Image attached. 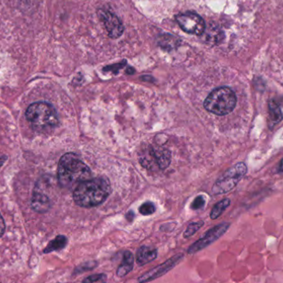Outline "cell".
Segmentation results:
<instances>
[{
  "mask_svg": "<svg viewBox=\"0 0 283 283\" xmlns=\"http://www.w3.org/2000/svg\"><path fill=\"white\" fill-rule=\"evenodd\" d=\"M111 185L105 177L90 178L79 184L73 192V199L77 206L91 208L100 206L111 194Z\"/></svg>",
  "mask_w": 283,
  "mask_h": 283,
  "instance_id": "1",
  "label": "cell"
},
{
  "mask_svg": "<svg viewBox=\"0 0 283 283\" xmlns=\"http://www.w3.org/2000/svg\"><path fill=\"white\" fill-rule=\"evenodd\" d=\"M90 177L91 171L79 156L70 153L61 157L57 169V179L61 187L75 190Z\"/></svg>",
  "mask_w": 283,
  "mask_h": 283,
  "instance_id": "2",
  "label": "cell"
},
{
  "mask_svg": "<svg viewBox=\"0 0 283 283\" xmlns=\"http://www.w3.org/2000/svg\"><path fill=\"white\" fill-rule=\"evenodd\" d=\"M25 115L31 126L38 133H48L58 124V114L56 108L47 102L41 101L32 104L27 108Z\"/></svg>",
  "mask_w": 283,
  "mask_h": 283,
  "instance_id": "3",
  "label": "cell"
},
{
  "mask_svg": "<svg viewBox=\"0 0 283 283\" xmlns=\"http://www.w3.org/2000/svg\"><path fill=\"white\" fill-rule=\"evenodd\" d=\"M236 104L235 93L229 87H219L209 94L204 102V107L210 113L222 116L230 114Z\"/></svg>",
  "mask_w": 283,
  "mask_h": 283,
  "instance_id": "4",
  "label": "cell"
},
{
  "mask_svg": "<svg viewBox=\"0 0 283 283\" xmlns=\"http://www.w3.org/2000/svg\"><path fill=\"white\" fill-rule=\"evenodd\" d=\"M247 171V167L244 162L236 164L235 166L227 170L217 180L213 186L212 192L214 195L224 194L230 192L246 175Z\"/></svg>",
  "mask_w": 283,
  "mask_h": 283,
  "instance_id": "5",
  "label": "cell"
},
{
  "mask_svg": "<svg viewBox=\"0 0 283 283\" xmlns=\"http://www.w3.org/2000/svg\"><path fill=\"white\" fill-rule=\"evenodd\" d=\"M140 162L148 169H166L170 165L171 153L164 147L150 146L140 155Z\"/></svg>",
  "mask_w": 283,
  "mask_h": 283,
  "instance_id": "6",
  "label": "cell"
},
{
  "mask_svg": "<svg viewBox=\"0 0 283 283\" xmlns=\"http://www.w3.org/2000/svg\"><path fill=\"white\" fill-rule=\"evenodd\" d=\"M230 226V223H221L214 227L211 228V230H209L200 239L193 243L187 248V253L195 254L205 249L206 248L218 240L221 236L224 235L229 230Z\"/></svg>",
  "mask_w": 283,
  "mask_h": 283,
  "instance_id": "7",
  "label": "cell"
},
{
  "mask_svg": "<svg viewBox=\"0 0 283 283\" xmlns=\"http://www.w3.org/2000/svg\"><path fill=\"white\" fill-rule=\"evenodd\" d=\"M176 21L186 34L200 36L206 30V22L200 15L194 12H186L176 16Z\"/></svg>",
  "mask_w": 283,
  "mask_h": 283,
  "instance_id": "8",
  "label": "cell"
},
{
  "mask_svg": "<svg viewBox=\"0 0 283 283\" xmlns=\"http://www.w3.org/2000/svg\"><path fill=\"white\" fill-rule=\"evenodd\" d=\"M184 257L185 255L182 253H179L172 256V258L163 262L162 264H159L158 266L149 270L148 272H145L144 274L140 276L138 279V282L139 283H147L161 278L162 276L167 274V272L173 269L175 266H177L178 264L183 260Z\"/></svg>",
  "mask_w": 283,
  "mask_h": 283,
  "instance_id": "9",
  "label": "cell"
},
{
  "mask_svg": "<svg viewBox=\"0 0 283 283\" xmlns=\"http://www.w3.org/2000/svg\"><path fill=\"white\" fill-rule=\"evenodd\" d=\"M98 17L103 22L109 37L116 39L122 36L124 28L122 22L115 14L106 9H100L98 10Z\"/></svg>",
  "mask_w": 283,
  "mask_h": 283,
  "instance_id": "10",
  "label": "cell"
},
{
  "mask_svg": "<svg viewBox=\"0 0 283 283\" xmlns=\"http://www.w3.org/2000/svg\"><path fill=\"white\" fill-rule=\"evenodd\" d=\"M31 206L33 210L37 213H46L51 208L50 199L46 195L35 189L32 196Z\"/></svg>",
  "mask_w": 283,
  "mask_h": 283,
  "instance_id": "11",
  "label": "cell"
},
{
  "mask_svg": "<svg viewBox=\"0 0 283 283\" xmlns=\"http://www.w3.org/2000/svg\"><path fill=\"white\" fill-rule=\"evenodd\" d=\"M158 257V249L150 246H141L137 250L136 263L139 266H144L154 261Z\"/></svg>",
  "mask_w": 283,
  "mask_h": 283,
  "instance_id": "12",
  "label": "cell"
},
{
  "mask_svg": "<svg viewBox=\"0 0 283 283\" xmlns=\"http://www.w3.org/2000/svg\"><path fill=\"white\" fill-rule=\"evenodd\" d=\"M133 266H134V255L131 251L126 250L123 254L122 263L117 269V277L124 278L125 276H127L133 270Z\"/></svg>",
  "mask_w": 283,
  "mask_h": 283,
  "instance_id": "13",
  "label": "cell"
},
{
  "mask_svg": "<svg viewBox=\"0 0 283 283\" xmlns=\"http://www.w3.org/2000/svg\"><path fill=\"white\" fill-rule=\"evenodd\" d=\"M204 39L206 43L211 45L219 44L224 38V33L218 26L210 25L204 32Z\"/></svg>",
  "mask_w": 283,
  "mask_h": 283,
  "instance_id": "14",
  "label": "cell"
},
{
  "mask_svg": "<svg viewBox=\"0 0 283 283\" xmlns=\"http://www.w3.org/2000/svg\"><path fill=\"white\" fill-rule=\"evenodd\" d=\"M158 43L164 50L172 51L179 47L180 41L171 34H163L159 36Z\"/></svg>",
  "mask_w": 283,
  "mask_h": 283,
  "instance_id": "15",
  "label": "cell"
},
{
  "mask_svg": "<svg viewBox=\"0 0 283 283\" xmlns=\"http://www.w3.org/2000/svg\"><path fill=\"white\" fill-rule=\"evenodd\" d=\"M67 243H68V239L66 236H56L55 239L49 242V244L43 250V253H50L56 251H61L66 248Z\"/></svg>",
  "mask_w": 283,
  "mask_h": 283,
  "instance_id": "16",
  "label": "cell"
},
{
  "mask_svg": "<svg viewBox=\"0 0 283 283\" xmlns=\"http://www.w3.org/2000/svg\"><path fill=\"white\" fill-rule=\"evenodd\" d=\"M230 205V200L229 199H224V200L217 203L216 205L213 207L211 212V218L212 219H216L219 218L221 214L224 213V211L227 207Z\"/></svg>",
  "mask_w": 283,
  "mask_h": 283,
  "instance_id": "17",
  "label": "cell"
},
{
  "mask_svg": "<svg viewBox=\"0 0 283 283\" xmlns=\"http://www.w3.org/2000/svg\"><path fill=\"white\" fill-rule=\"evenodd\" d=\"M270 119L272 124H277L283 120V114L281 111L279 105L275 101H271L269 104Z\"/></svg>",
  "mask_w": 283,
  "mask_h": 283,
  "instance_id": "18",
  "label": "cell"
},
{
  "mask_svg": "<svg viewBox=\"0 0 283 283\" xmlns=\"http://www.w3.org/2000/svg\"><path fill=\"white\" fill-rule=\"evenodd\" d=\"M98 266V262L95 260H92V261L86 262L83 264H80L79 266L75 267L73 272V275L81 274L83 272H88V271H91L96 268Z\"/></svg>",
  "mask_w": 283,
  "mask_h": 283,
  "instance_id": "19",
  "label": "cell"
},
{
  "mask_svg": "<svg viewBox=\"0 0 283 283\" xmlns=\"http://www.w3.org/2000/svg\"><path fill=\"white\" fill-rule=\"evenodd\" d=\"M108 277L106 273H95L84 278L81 283H107Z\"/></svg>",
  "mask_w": 283,
  "mask_h": 283,
  "instance_id": "20",
  "label": "cell"
},
{
  "mask_svg": "<svg viewBox=\"0 0 283 283\" xmlns=\"http://www.w3.org/2000/svg\"><path fill=\"white\" fill-rule=\"evenodd\" d=\"M203 225H204L203 221H198V222H193L190 224L184 232V238L188 239L190 237H192L193 234H195L200 230V228L202 227Z\"/></svg>",
  "mask_w": 283,
  "mask_h": 283,
  "instance_id": "21",
  "label": "cell"
},
{
  "mask_svg": "<svg viewBox=\"0 0 283 283\" xmlns=\"http://www.w3.org/2000/svg\"><path fill=\"white\" fill-rule=\"evenodd\" d=\"M156 211V207L154 204L152 202H145L139 207V213L143 215H150Z\"/></svg>",
  "mask_w": 283,
  "mask_h": 283,
  "instance_id": "22",
  "label": "cell"
},
{
  "mask_svg": "<svg viewBox=\"0 0 283 283\" xmlns=\"http://www.w3.org/2000/svg\"><path fill=\"white\" fill-rule=\"evenodd\" d=\"M204 206H205V200H204L203 196L199 195L192 202V210H195L196 211V210L202 208Z\"/></svg>",
  "mask_w": 283,
  "mask_h": 283,
  "instance_id": "23",
  "label": "cell"
},
{
  "mask_svg": "<svg viewBox=\"0 0 283 283\" xmlns=\"http://www.w3.org/2000/svg\"><path fill=\"white\" fill-rule=\"evenodd\" d=\"M125 64H126V61H124L123 63L121 62V63H119V64L112 65V66H109V67H106V68H104V71H113L114 73H117L119 70L124 67Z\"/></svg>",
  "mask_w": 283,
  "mask_h": 283,
  "instance_id": "24",
  "label": "cell"
},
{
  "mask_svg": "<svg viewBox=\"0 0 283 283\" xmlns=\"http://www.w3.org/2000/svg\"><path fill=\"white\" fill-rule=\"evenodd\" d=\"M4 231H5V223L3 220V216L0 214V238L3 236Z\"/></svg>",
  "mask_w": 283,
  "mask_h": 283,
  "instance_id": "25",
  "label": "cell"
},
{
  "mask_svg": "<svg viewBox=\"0 0 283 283\" xmlns=\"http://www.w3.org/2000/svg\"><path fill=\"white\" fill-rule=\"evenodd\" d=\"M133 218H134V214L132 211H129L128 214H126V219H128V221H133Z\"/></svg>",
  "mask_w": 283,
  "mask_h": 283,
  "instance_id": "26",
  "label": "cell"
},
{
  "mask_svg": "<svg viewBox=\"0 0 283 283\" xmlns=\"http://www.w3.org/2000/svg\"><path fill=\"white\" fill-rule=\"evenodd\" d=\"M126 72H127V74L132 75V74H133V73L135 72V71H134V69H133V68H132V67H129V68H128V69L127 70V71H126Z\"/></svg>",
  "mask_w": 283,
  "mask_h": 283,
  "instance_id": "27",
  "label": "cell"
},
{
  "mask_svg": "<svg viewBox=\"0 0 283 283\" xmlns=\"http://www.w3.org/2000/svg\"><path fill=\"white\" fill-rule=\"evenodd\" d=\"M279 172H283V159L281 161L280 165H279Z\"/></svg>",
  "mask_w": 283,
  "mask_h": 283,
  "instance_id": "28",
  "label": "cell"
}]
</instances>
